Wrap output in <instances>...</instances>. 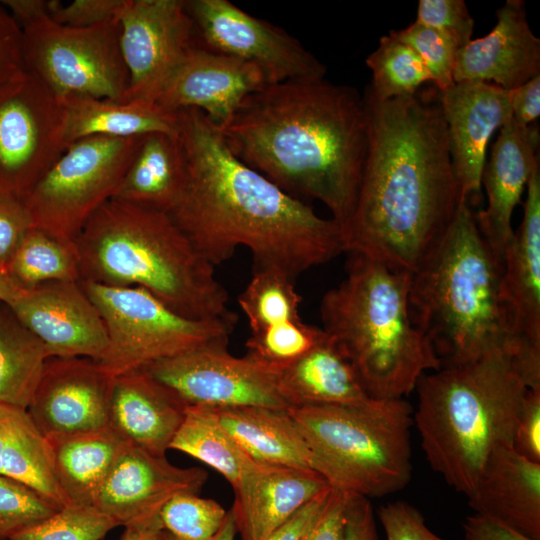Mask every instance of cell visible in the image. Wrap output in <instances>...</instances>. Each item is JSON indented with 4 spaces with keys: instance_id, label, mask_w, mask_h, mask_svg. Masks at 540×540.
I'll return each instance as SVG.
<instances>
[{
    "instance_id": "cell-1",
    "label": "cell",
    "mask_w": 540,
    "mask_h": 540,
    "mask_svg": "<svg viewBox=\"0 0 540 540\" xmlns=\"http://www.w3.org/2000/svg\"><path fill=\"white\" fill-rule=\"evenodd\" d=\"M368 145L346 252L411 274L441 239L459 205L440 91L363 96Z\"/></svg>"
},
{
    "instance_id": "cell-2",
    "label": "cell",
    "mask_w": 540,
    "mask_h": 540,
    "mask_svg": "<svg viewBox=\"0 0 540 540\" xmlns=\"http://www.w3.org/2000/svg\"><path fill=\"white\" fill-rule=\"evenodd\" d=\"M177 114L185 183L169 215L210 264L244 246L253 270L274 269L295 280L346 252L340 224L239 160L203 112Z\"/></svg>"
},
{
    "instance_id": "cell-3",
    "label": "cell",
    "mask_w": 540,
    "mask_h": 540,
    "mask_svg": "<svg viewBox=\"0 0 540 540\" xmlns=\"http://www.w3.org/2000/svg\"><path fill=\"white\" fill-rule=\"evenodd\" d=\"M230 151L289 195L324 204L342 227L359 192L368 145L363 97L320 80L269 84L219 129Z\"/></svg>"
},
{
    "instance_id": "cell-4",
    "label": "cell",
    "mask_w": 540,
    "mask_h": 540,
    "mask_svg": "<svg viewBox=\"0 0 540 540\" xmlns=\"http://www.w3.org/2000/svg\"><path fill=\"white\" fill-rule=\"evenodd\" d=\"M75 244L81 280L141 287L193 319H235L215 267L168 213L113 197L86 222Z\"/></svg>"
},
{
    "instance_id": "cell-5",
    "label": "cell",
    "mask_w": 540,
    "mask_h": 540,
    "mask_svg": "<svg viewBox=\"0 0 540 540\" xmlns=\"http://www.w3.org/2000/svg\"><path fill=\"white\" fill-rule=\"evenodd\" d=\"M503 262L481 235L468 202L410 275L411 319L441 367L513 355L500 295Z\"/></svg>"
},
{
    "instance_id": "cell-6",
    "label": "cell",
    "mask_w": 540,
    "mask_h": 540,
    "mask_svg": "<svg viewBox=\"0 0 540 540\" xmlns=\"http://www.w3.org/2000/svg\"><path fill=\"white\" fill-rule=\"evenodd\" d=\"M345 278L320 304L323 330L353 366L371 399H401L441 368L408 304L410 275L349 252Z\"/></svg>"
},
{
    "instance_id": "cell-7",
    "label": "cell",
    "mask_w": 540,
    "mask_h": 540,
    "mask_svg": "<svg viewBox=\"0 0 540 540\" xmlns=\"http://www.w3.org/2000/svg\"><path fill=\"white\" fill-rule=\"evenodd\" d=\"M527 387L504 354L423 374L413 424L430 467L472 493L491 452L513 443Z\"/></svg>"
},
{
    "instance_id": "cell-8",
    "label": "cell",
    "mask_w": 540,
    "mask_h": 540,
    "mask_svg": "<svg viewBox=\"0 0 540 540\" xmlns=\"http://www.w3.org/2000/svg\"><path fill=\"white\" fill-rule=\"evenodd\" d=\"M287 410L331 488L369 499L409 483L413 408L403 398Z\"/></svg>"
},
{
    "instance_id": "cell-9",
    "label": "cell",
    "mask_w": 540,
    "mask_h": 540,
    "mask_svg": "<svg viewBox=\"0 0 540 540\" xmlns=\"http://www.w3.org/2000/svg\"><path fill=\"white\" fill-rule=\"evenodd\" d=\"M80 283L103 319L108 346L96 362L112 378L203 346L228 344L237 321L186 317L141 287Z\"/></svg>"
},
{
    "instance_id": "cell-10",
    "label": "cell",
    "mask_w": 540,
    "mask_h": 540,
    "mask_svg": "<svg viewBox=\"0 0 540 540\" xmlns=\"http://www.w3.org/2000/svg\"><path fill=\"white\" fill-rule=\"evenodd\" d=\"M144 136H93L70 144L23 197L33 227L75 241L89 218L116 196Z\"/></svg>"
},
{
    "instance_id": "cell-11",
    "label": "cell",
    "mask_w": 540,
    "mask_h": 540,
    "mask_svg": "<svg viewBox=\"0 0 540 540\" xmlns=\"http://www.w3.org/2000/svg\"><path fill=\"white\" fill-rule=\"evenodd\" d=\"M21 29L24 70L59 100L69 96L127 100L129 73L118 18L74 28L44 16Z\"/></svg>"
},
{
    "instance_id": "cell-12",
    "label": "cell",
    "mask_w": 540,
    "mask_h": 540,
    "mask_svg": "<svg viewBox=\"0 0 540 540\" xmlns=\"http://www.w3.org/2000/svg\"><path fill=\"white\" fill-rule=\"evenodd\" d=\"M60 100L23 70L0 85V189L24 197L66 150Z\"/></svg>"
},
{
    "instance_id": "cell-13",
    "label": "cell",
    "mask_w": 540,
    "mask_h": 540,
    "mask_svg": "<svg viewBox=\"0 0 540 540\" xmlns=\"http://www.w3.org/2000/svg\"><path fill=\"white\" fill-rule=\"evenodd\" d=\"M194 41L257 67L268 84L320 80L326 66L284 29L228 0H186Z\"/></svg>"
},
{
    "instance_id": "cell-14",
    "label": "cell",
    "mask_w": 540,
    "mask_h": 540,
    "mask_svg": "<svg viewBox=\"0 0 540 540\" xmlns=\"http://www.w3.org/2000/svg\"><path fill=\"white\" fill-rule=\"evenodd\" d=\"M227 347L226 343L203 346L155 361L140 370L169 389L186 406L288 409L278 391L276 376L246 355H232Z\"/></svg>"
},
{
    "instance_id": "cell-15",
    "label": "cell",
    "mask_w": 540,
    "mask_h": 540,
    "mask_svg": "<svg viewBox=\"0 0 540 540\" xmlns=\"http://www.w3.org/2000/svg\"><path fill=\"white\" fill-rule=\"evenodd\" d=\"M524 215L503 255L500 295L513 342L511 363L528 389H540V168L527 182Z\"/></svg>"
},
{
    "instance_id": "cell-16",
    "label": "cell",
    "mask_w": 540,
    "mask_h": 540,
    "mask_svg": "<svg viewBox=\"0 0 540 540\" xmlns=\"http://www.w3.org/2000/svg\"><path fill=\"white\" fill-rule=\"evenodd\" d=\"M120 48L129 73L127 100L154 102L163 83L195 43L185 0H125Z\"/></svg>"
},
{
    "instance_id": "cell-17",
    "label": "cell",
    "mask_w": 540,
    "mask_h": 540,
    "mask_svg": "<svg viewBox=\"0 0 540 540\" xmlns=\"http://www.w3.org/2000/svg\"><path fill=\"white\" fill-rule=\"evenodd\" d=\"M269 85L254 65L194 43L160 88L154 103L169 112L198 109L218 129L243 100Z\"/></svg>"
},
{
    "instance_id": "cell-18",
    "label": "cell",
    "mask_w": 540,
    "mask_h": 540,
    "mask_svg": "<svg viewBox=\"0 0 540 540\" xmlns=\"http://www.w3.org/2000/svg\"><path fill=\"white\" fill-rule=\"evenodd\" d=\"M52 357L99 361L108 346L103 319L80 281H52L24 292L8 305Z\"/></svg>"
},
{
    "instance_id": "cell-19",
    "label": "cell",
    "mask_w": 540,
    "mask_h": 540,
    "mask_svg": "<svg viewBox=\"0 0 540 540\" xmlns=\"http://www.w3.org/2000/svg\"><path fill=\"white\" fill-rule=\"evenodd\" d=\"M207 479L202 468L177 467L165 456L129 445L104 481L93 507L118 526L144 524L158 518L174 496L199 494Z\"/></svg>"
},
{
    "instance_id": "cell-20",
    "label": "cell",
    "mask_w": 540,
    "mask_h": 540,
    "mask_svg": "<svg viewBox=\"0 0 540 540\" xmlns=\"http://www.w3.org/2000/svg\"><path fill=\"white\" fill-rule=\"evenodd\" d=\"M459 203L481 190L486 149L493 133L512 119L510 90L489 82H460L440 91Z\"/></svg>"
},
{
    "instance_id": "cell-21",
    "label": "cell",
    "mask_w": 540,
    "mask_h": 540,
    "mask_svg": "<svg viewBox=\"0 0 540 540\" xmlns=\"http://www.w3.org/2000/svg\"><path fill=\"white\" fill-rule=\"evenodd\" d=\"M112 380L92 359L51 357L27 411L45 436L106 427Z\"/></svg>"
},
{
    "instance_id": "cell-22",
    "label": "cell",
    "mask_w": 540,
    "mask_h": 540,
    "mask_svg": "<svg viewBox=\"0 0 540 540\" xmlns=\"http://www.w3.org/2000/svg\"><path fill=\"white\" fill-rule=\"evenodd\" d=\"M496 17L489 34L457 51L454 83L489 82L512 90L540 75V39L530 29L524 1L507 0Z\"/></svg>"
},
{
    "instance_id": "cell-23",
    "label": "cell",
    "mask_w": 540,
    "mask_h": 540,
    "mask_svg": "<svg viewBox=\"0 0 540 540\" xmlns=\"http://www.w3.org/2000/svg\"><path fill=\"white\" fill-rule=\"evenodd\" d=\"M538 129L523 127L513 119L500 128L491 156L484 165L481 184L484 185L488 204L475 213L478 229L503 262L505 248L513 236L511 219L519 204L523 190L539 158Z\"/></svg>"
},
{
    "instance_id": "cell-24",
    "label": "cell",
    "mask_w": 540,
    "mask_h": 540,
    "mask_svg": "<svg viewBox=\"0 0 540 540\" xmlns=\"http://www.w3.org/2000/svg\"><path fill=\"white\" fill-rule=\"evenodd\" d=\"M330 487L309 469L254 462L233 487L231 507L241 540L267 538L313 498Z\"/></svg>"
},
{
    "instance_id": "cell-25",
    "label": "cell",
    "mask_w": 540,
    "mask_h": 540,
    "mask_svg": "<svg viewBox=\"0 0 540 540\" xmlns=\"http://www.w3.org/2000/svg\"><path fill=\"white\" fill-rule=\"evenodd\" d=\"M186 405L143 370L113 378L108 425L130 445L165 456Z\"/></svg>"
},
{
    "instance_id": "cell-26",
    "label": "cell",
    "mask_w": 540,
    "mask_h": 540,
    "mask_svg": "<svg viewBox=\"0 0 540 540\" xmlns=\"http://www.w3.org/2000/svg\"><path fill=\"white\" fill-rule=\"evenodd\" d=\"M468 504L475 514L540 540V463L521 456L511 445L495 448Z\"/></svg>"
},
{
    "instance_id": "cell-27",
    "label": "cell",
    "mask_w": 540,
    "mask_h": 540,
    "mask_svg": "<svg viewBox=\"0 0 540 540\" xmlns=\"http://www.w3.org/2000/svg\"><path fill=\"white\" fill-rule=\"evenodd\" d=\"M275 376L288 408L357 405L371 399L351 363L326 332L309 352Z\"/></svg>"
},
{
    "instance_id": "cell-28",
    "label": "cell",
    "mask_w": 540,
    "mask_h": 540,
    "mask_svg": "<svg viewBox=\"0 0 540 540\" xmlns=\"http://www.w3.org/2000/svg\"><path fill=\"white\" fill-rule=\"evenodd\" d=\"M61 132L66 147L77 140L103 136L130 138L161 132L178 134V114L154 102L114 101L69 96L60 99Z\"/></svg>"
},
{
    "instance_id": "cell-29",
    "label": "cell",
    "mask_w": 540,
    "mask_h": 540,
    "mask_svg": "<svg viewBox=\"0 0 540 540\" xmlns=\"http://www.w3.org/2000/svg\"><path fill=\"white\" fill-rule=\"evenodd\" d=\"M54 473L69 505L93 506L104 481L130 445L109 425L46 436Z\"/></svg>"
},
{
    "instance_id": "cell-30",
    "label": "cell",
    "mask_w": 540,
    "mask_h": 540,
    "mask_svg": "<svg viewBox=\"0 0 540 540\" xmlns=\"http://www.w3.org/2000/svg\"><path fill=\"white\" fill-rule=\"evenodd\" d=\"M214 410L252 460L312 470L309 449L287 409L237 406Z\"/></svg>"
},
{
    "instance_id": "cell-31",
    "label": "cell",
    "mask_w": 540,
    "mask_h": 540,
    "mask_svg": "<svg viewBox=\"0 0 540 540\" xmlns=\"http://www.w3.org/2000/svg\"><path fill=\"white\" fill-rule=\"evenodd\" d=\"M0 475L24 483L58 509L69 505L56 479L46 436L27 409L0 403Z\"/></svg>"
},
{
    "instance_id": "cell-32",
    "label": "cell",
    "mask_w": 540,
    "mask_h": 540,
    "mask_svg": "<svg viewBox=\"0 0 540 540\" xmlns=\"http://www.w3.org/2000/svg\"><path fill=\"white\" fill-rule=\"evenodd\" d=\"M185 183V161L177 138L161 132L144 136L116 198L170 213Z\"/></svg>"
},
{
    "instance_id": "cell-33",
    "label": "cell",
    "mask_w": 540,
    "mask_h": 540,
    "mask_svg": "<svg viewBox=\"0 0 540 540\" xmlns=\"http://www.w3.org/2000/svg\"><path fill=\"white\" fill-rule=\"evenodd\" d=\"M51 353L0 302V403L27 409Z\"/></svg>"
},
{
    "instance_id": "cell-34",
    "label": "cell",
    "mask_w": 540,
    "mask_h": 540,
    "mask_svg": "<svg viewBox=\"0 0 540 540\" xmlns=\"http://www.w3.org/2000/svg\"><path fill=\"white\" fill-rule=\"evenodd\" d=\"M170 449L178 450L220 473L232 488L255 462L223 427L214 409L186 406Z\"/></svg>"
},
{
    "instance_id": "cell-35",
    "label": "cell",
    "mask_w": 540,
    "mask_h": 540,
    "mask_svg": "<svg viewBox=\"0 0 540 540\" xmlns=\"http://www.w3.org/2000/svg\"><path fill=\"white\" fill-rule=\"evenodd\" d=\"M5 271L23 289L52 281H81L75 241H65L32 227L24 236Z\"/></svg>"
},
{
    "instance_id": "cell-36",
    "label": "cell",
    "mask_w": 540,
    "mask_h": 540,
    "mask_svg": "<svg viewBox=\"0 0 540 540\" xmlns=\"http://www.w3.org/2000/svg\"><path fill=\"white\" fill-rule=\"evenodd\" d=\"M372 72L368 90L378 99L387 100L410 96L431 75L417 52L391 33L382 36L379 45L366 59Z\"/></svg>"
},
{
    "instance_id": "cell-37",
    "label": "cell",
    "mask_w": 540,
    "mask_h": 540,
    "mask_svg": "<svg viewBox=\"0 0 540 540\" xmlns=\"http://www.w3.org/2000/svg\"><path fill=\"white\" fill-rule=\"evenodd\" d=\"M294 282L278 270H253L251 280L238 297L251 333L301 318L299 306L302 297Z\"/></svg>"
},
{
    "instance_id": "cell-38",
    "label": "cell",
    "mask_w": 540,
    "mask_h": 540,
    "mask_svg": "<svg viewBox=\"0 0 540 540\" xmlns=\"http://www.w3.org/2000/svg\"><path fill=\"white\" fill-rule=\"evenodd\" d=\"M325 336L322 328L305 323L301 318L251 333L246 341L249 359L276 375L288 367Z\"/></svg>"
},
{
    "instance_id": "cell-39",
    "label": "cell",
    "mask_w": 540,
    "mask_h": 540,
    "mask_svg": "<svg viewBox=\"0 0 540 540\" xmlns=\"http://www.w3.org/2000/svg\"><path fill=\"white\" fill-rule=\"evenodd\" d=\"M226 514L224 507L213 499L183 493L171 498L159 517L164 530L180 540H210Z\"/></svg>"
},
{
    "instance_id": "cell-40",
    "label": "cell",
    "mask_w": 540,
    "mask_h": 540,
    "mask_svg": "<svg viewBox=\"0 0 540 540\" xmlns=\"http://www.w3.org/2000/svg\"><path fill=\"white\" fill-rule=\"evenodd\" d=\"M116 526L93 506L70 504L9 540H101Z\"/></svg>"
},
{
    "instance_id": "cell-41",
    "label": "cell",
    "mask_w": 540,
    "mask_h": 540,
    "mask_svg": "<svg viewBox=\"0 0 540 540\" xmlns=\"http://www.w3.org/2000/svg\"><path fill=\"white\" fill-rule=\"evenodd\" d=\"M58 510L34 489L0 475V540H9Z\"/></svg>"
},
{
    "instance_id": "cell-42",
    "label": "cell",
    "mask_w": 540,
    "mask_h": 540,
    "mask_svg": "<svg viewBox=\"0 0 540 540\" xmlns=\"http://www.w3.org/2000/svg\"><path fill=\"white\" fill-rule=\"evenodd\" d=\"M390 33L417 52L439 91L454 84L453 71L458 48L443 33L418 21Z\"/></svg>"
},
{
    "instance_id": "cell-43",
    "label": "cell",
    "mask_w": 540,
    "mask_h": 540,
    "mask_svg": "<svg viewBox=\"0 0 540 540\" xmlns=\"http://www.w3.org/2000/svg\"><path fill=\"white\" fill-rule=\"evenodd\" d=\"M416 21L443 33L458 50L472 40L474 20L463 0H420Z\"/></svg>"
},
{
    "instance_id": "cell-44",
    "label": "cell",
    "mask_w": 540,
    "mask_h": 540,
    "mask_svg": "<svg viewBox=\"0 0 540 540\" xmlns=\"http://www.w3.org/2000/svg\"><path fill=\"white\" fill-rule=\"evenodd\" d=\"M125 0H49V16L58 24L84 28L119 18Z\"/></svg>"
},
{
    "instance_id": "cell-45",
    "label": "cell",
    "mask_w": 540,
    "mask_h": 540,
    "mask_svg": "<svg viewBox=\"0 0 540 540\" xmlns=\"http://www.w3.org/2000/svg\"><path fill=\"white\" fill-rule=\"evenodd\" d=\"M377 515L386 540H447L432 532L420 511L406 501L382 505Z\"/></svg>"
},
{
    "instance_id": "cell-46",
    "label": "cell",
    "mask_w": 540,
    "mask_h": 540,
    "mask_svg": "<svg viewBox=\"0 0 540 540\" xmlns=\"http://www.w3.org/2000/svg\"><path fill=\"white\" fill-rule=\"evenodd\" d=\"M32 227V219L23 198L0 189V269L5 270Z\"/></svg>"
},
{
    "instance_id": "cell-47",
    "label": "cell",
    "mask_w": 540,
    "mask_h": 540,
    "mask_svg": "<svg viewBox=\"0 0 540 540\" xmlns=\"http://www.w3.org/2000/svg\"><path fill=\"white\" fill-rule=\"evenodd\" d=\"M512 447L526 459L540 463V389H527L524 395Z\"/></svg>"
},
{
    "instance_id": "cell-48",
    "label": "cell",
    "mask_w": 540,
    "mask_h": 540,
    "mask_svg": "<svg viewBox=\"0 0 540 540\" xmlns=\"http://www.w3.org/2000/svg\"><path fill=\"white\" fill-rule=\"evenodd\" d=\"M23 70L22 29L0 2V85Z\"/></svg>"
},
{
    "instance_id": "cell-49",
    "label": "cell",
    "mask_w": 540,
    "mask_h": 540,
    "mask_svg": "<svg viewBox=\"0 0 540 540\" xmlns=\"http://www.w3.org/2000/svg\"><path fill=\"white\" fill-rule=\"evenodd\" d=\"M350 496L351 494L332 488L321 514L302 540H344Z\"/></svg>"
},
{
    "instance_id": "cell-50",
    "label": "cell",
    "mask_w": 540,
    "mask_h": 540,
    "mask_svg": "<svg viewBox=\"0 0 540 540\" xmlns=\"http://www.w3.org/2000/svg\"><path fill=\"white\" fill-rule=\"evenodd\" d=\"M331 489V487H328L313 498L290 519L277 528L267 540H302L325 507Z\"/></svg>"
},
{
    "instance_id": "cell-51",
    "label": "cell",
    "mask_w": 540,
    "mask_h": 540,
    "mask_svg": "<svg viewBox=\"0 0 540 540\" xmlns=\"http://www.w3.org/2000/svg\"><path fill=\"white\" fill-rule=\"evenodd\" d=\"M344 540H380L368 498L351 495L347 505Z\"/></svg>"
},
{
    "instance_id": "cell-52",
    "label": "cell",
    "mask_w": 540,
    "mask_h": 540,
    "mask_svg": "<svg viewBox=\"0 0 540 540\" xmlns=\"http://www.w3.org/2000/svg\"><path fill=\"white\" fill-rule=\"evenodd\" d=\"M512 119L520 126H530L540 115V75L510 90Z\"/></svg>"
},
{
    "instance_id": "cell-53",
    "label": "cell",
    "mask_w": 540,
    "mask_h": 540,
    "mask_svg": "<svg viewBox=\"0 0 540 540\" xmlns=\"http://www.w3.org/2000/svg\"><path fill=\"white\" fill-rule=\"evenodd\" d=\"M464 540H534L478 514L463 524Z\"/></svg>"
},
{
    "instance_id": "cell-54",
    "label": "cell",
    "mask_w": 540,
    "mask_h": 540,
    "mask_svg": "<svg viewBox=\"0 0 540 540\" xmlns=\"http://www.w3.org/2000/svg\"><path fill=\"white\" fill-rule=\"evenodd\" d=\"M1 3L21 28L49 16V0H4Z\"/></svg>"
},
{
    "instance_id": "cell-55",
    "label": "cell",
    "mask_w": 540,
    "mask_h": 540,
    "mask_svg": "<svg viewBox=\"0 0 540 540\" xmlns=\"http://www.w3.org/2000/svg\"><path fill=\"white\" fill-rule=\"evenodd\" d=\"M164 530L160 517L144 524L125 527L121 540H165Z\"/></svg>"
},
{
    "instance_id": "cell-56",
    "label": "cell",
    "mask_w": 540,
    "mask_h": 540,
    "mask_svg": "<svg viewBox=\"0 0 540 540\" xmlns=\"http://www.w3.org/2000/svg\"><path fill=\"white\" fill-rule=\"evenodd\" d=\"M25 289L21 288L8 273L0 269V302L7 305L14 302Z\"/></svg>"
},
{
    "instance_id": "cell-57",
    "label": "cell",
    "mask_w": 540,
    "mask_h": 540,
    "mask_svg": "<svg viewBox=\"0 0 540 540\" xmlns=\"http://www.w3.org/2000/svg\"><path fill=\"white\" fill-rule=\"evenodd\" d=\"M237 526L232 509L227 511L226 517L217 531L210 540H236Z\"/></svg>"
},
{
    "instance_id": "cell-58",
    "label": "cell",
    "mask_w": 540,
    "mask_h": 540,
    "mask_svg": "<svg viewBox=\"0 0 540 540\" xmlns=\"http://www.w3.org/2000/svg\"><path fill=\"white\" fill-rule=\"evenodd\" d=\"M165 540H180L178 538H176L175 536H173L172 534L168 533L166 531V539Z\"/></svg>"
}]
</instances>
